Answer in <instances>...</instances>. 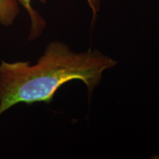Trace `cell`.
<instances>
[{
    "mask_svg": "<svg viewBox=\"0 0 159 159\" xmlns=\"http://www.w3.org/2000/svg\"><path fill=\"white\" fill-rule=\"evenodd\" d=\"M117 62L100 52L77 53L65 43L52 41L35 64L29 61L0 63V116L18 104H49L65 83L80 80L89 95L102 75Z\"/></svg>",
    "mask_w": 159,
    "mask_h": 159,
    "instance_id": "obj_1",
    "label": "cell"
},
{
    "mask_svg": "<svg viewBox=\"0 0 159 159\" xmlns=\"http://www.w3.org/2000/svg\"><path fill=\"white\" fill-rule=\"evenodd\" d=\"M39 1L43 3H46L47 0H39ZM86 1L92 12V23L95 22L99 9H100L101 0H86ZM16 2L27 11L30 18L31 27L30 30L29 39H37L42 34L43 30L45 28V21L41 17V16L32 7V0H16Z\"/></svg>",
    "mask_w": 159,
    "mask_h": 159,
    "instance_id": "obj_2",
    "label": "cell"
},
{
    "mask_svg": "<svg viewBox=\"0 0 159 159\" xmlns=\"http://www.w3.org/2000/svg\"><path fill=\"white\" fill-rule=\"evenodd\" d=\"M20 11L16 0H0V24L8 27L11 26Z\"/></svg>",
    "mask_w": 159,
    "mask_h": 159,
    "instance_id": "obj_3",
    "label": "cell"
},
{
    "mask_svg": "<svg viewBox=\"0 0 159 159\" xmlns=\"http://www.w3.org/2000/svg\"><path fill=\"white\" fill-rule=\"evenodd\" d=\"M152 158H154V159H159V156H154L153 157H152Z\"/></svg>",
    "mask_w": 159,
    "mask_h": 159,
    "instance_id": "obj_4",
    "label": "cell"
}]
</instances>
